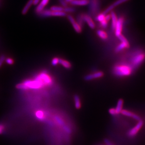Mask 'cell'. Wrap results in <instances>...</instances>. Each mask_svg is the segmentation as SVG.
I'll return each mask as SVG.
<instances>
[{
	"label": "cell",
	"instance_id": "obj_36",
	"mask_svg": "<svg viewBox=\"0 0 145 145\" xmlns=\"http://www.w3.org/2000/svg\"><path fill=\"white\" fill-rule=\"evenodd\" d=\"M41 0H33V4L34 5H37L39 3L40 1Z\"/></svg>",
	"mask_w": 145,
	"mask_h": 145
},
{
	"label": "cell",
	"instance_id": "obj_13",
	"mask_svg": "<svg viewBox=\"0 0 145 145\" xmlns=\"http://www.w3.org/2000/svg\"><path fill=\"white\" fill-rule=\"evenodd\" d=\"M111 19L112 21V24H111V28L113 31H115V27L117 24V17L116 13L113 11H111Z\"/></svg>",
	"mask_w": 145,
	"mask_h": 145
},
{
	"label": "cell",
	"instance_id": "obj_21",
	"mask_svg": "<svg viewBox=\"0 0 145 145\" xmlns=\"http://www.w3.org/2000/svg\"><path fill=\"white\" fill-rule=\"evenodd\" d=\"M35 115L36 117L39 120H43L44 119V113L41 111H38L36 112Z\"/></svg>",
	"mask_w": 145,
	"mask_h": 145
},
{
	"label": "cell",
	"instance_id": "obj_39",
	"mask_svg": "<svg viewBox=\"0 0 145 145\" xmlns=\"http://www.w3.org/2000/svg\"></svg>",
	"mask_w": 145,
	"mask_h": 145
},
{
	"label": "cell",
	"instance_id": "obj_14",
	"mask_svg": "<svg viewBox=\"0 0 145 145\" xmlns=\"http://www.w3.org/2000/svg\"><path fill=\"white\" fill-rule=\"evenodd\" d=\"M98 3L97 0H92L90 10L92 13H95L98 8Z\"/></svg>",
	"mask_w": 145,
	"mask_h": 145
},
{
	"label": "cell",
	"instance_id": "obj_5",
	"mask_svg": "<svg viewBox=\"0 0 145 145\" xmlns=\"http://www.w3.org/2000/svg\"><path fill=\"white\" fill-rule=\"evenodd\" d=\"M143 124L144 123L142 120L138 121V123L136 124V125L129 132L128 135L130 137H133L135 136L137 134V133L139 132L140 129L142 128Z\"/></svg>",
	"mask_w": 145,
	"mask_h": 145
},
{
	"label": "cell",
	"instance_id": "obj_2",
	"mask_svg": "<svg viewBox=\"0 0 145 145\" xmlns=\"http://www.w3.org/2000/svg\"><path fill=\"white\" fill-rule=\"evenodd\" d=\"M23 83L25 85L28 90L29 89H39L45 86L41 80L36 78L33 80H26L24 82H23Z\"/></svg>",
	"mask_w": 145,
	"mask_h": 145
},
{
	"label": "cell",
	"instance_id": "obj_7",
	"mask_svg": "<svg viewBox=\"0 0 145 145\" xmlns=\"http://www.w3.org/2000/svg\"><path fill=\"white\" fill-rule=\"evenodd\" d=\"M123 17H120L117 20V22L115 27V34L117 37L121 34V32L122 31L123 28Z\"/></svg>",
	"mask_w": 145,
	"mask_h": 145
},
{
	"label": "cell",
	"instance_id": "obj_20",
	"mask_svg": "<svg viewBox=\"0 0 145 145\" xmlns=\"http://www.w3.org/2000/svg\"><path fill=\"white\" fill-rule=\"evenodd\" d=\"M97 34L98 35V36L101 38L102 40H105L107 39V33L104 31L101 30H99L97 31Z\"/></svg>",
	"mask_w": 145,
	"mask_h": 145
},
{
	"label": "cell",
	"instance_id": "obj_31",
	"mask_svg": "<svg viewBox=\"0 0 145 145\" xmlns=\"http://www.w3.org/2000/svg\"><path fill=\"white\" fill-rule=\"evenodd\" d=\"M5 60V55H3L0 56V68L2 67L4 61Z\"/></svg>",
	"mask_w": 145,
	"mask_h": 145
},
{
	"label": "cell",
	"instance_id": "obj_34",
	"mask_svg": "<svg viewBox=\"0 0 145 145\" xmlns=\"http://www.w3.org/2000/svg\"><path fill=\"white\" fill-rule=\"evenodd\" d=\"M63 130H64L67 133H71V130H70V129L69 128V127H68V126L66 125H65L64 126H63Z\"/></svg>",
	"mask_w": 145,
	"mask_h": 145
},
{
	"label": "cell",
	"instance_id": "obj_22",
	"mask_svg": "<svg viewBox=\"0 0 145 145\" xmlns=\"http://www.w3.org/2000/svg\"><path fill=\"white\" fill-rule=\"evenodd\" d=\"M63 8H64L63 7L53 6L51 7L50 10L53 11L59 12V11H63Z\"/></svg>",
	"mask_w": 145,
	"mask_h": 145
},
{
	"label": "cell",
	"instance_id": "obj_38",
	"mask_svg": "<svg viewBox=\"0 0 145 145\" xmlns=\"http://www.w3.org/2000/svg\"><path fill=\"white\" fill-rule=\"evenodd\" d=\"M66 2V3H70L71 2H72L73 1H74V0H65Z\"/></svg>",
	"mask_w": 145,
	"mask_h": 145
},
{
	"label": "cell",
	"instance_id": "obj_25",
	"mask_svg": "<svg viewBox=\"0 0 145 145\" xmlns=\"http://www.w3.org/2000/svg\"><path fill=\"white\" fill-rule=\"evenodd\" d=\"M77 21L79 25L82 27L84 24V19L83 18V15H80L77 17Z\"/></svg>",
	"mask_w": 145,
	"mask_h": 145
},
{
	"label": "cell",
	"instance_id": "obj_1",
	"mask_svg": "<svg viewBox=\"0 0 145 145\" xmlns=\"http://www.w3.org/2000/svg\"><path fill=\"white\" fill-rule=\"evenodd\" d=\"M133 69L131 67L126 65H119L116 66L114 69V73L119 77L129 76L132 73Z\"/></svg>",
	"mask_w": 145,
	"mask_h": 145
},
{
	"label": "cell",
	"instance_id": "obj_17",
	"mask_svg": "<svg viewBox=\"0 0 145 145\" xmlns=\"http://www.w3.org/2000/svg\"><path fill=\"white\" fill-rule=\"evenodd\" d=\"M59 63L61 64L63 66L67 69H69L71 67V64L69 62L66 60H64L63 59L59 58Z\"/></svg>",
	"mask_w": 145,
	"mask_h": 145
},
{
	"label": "cell",
	"instance_id": "obj_32",
	"mask_svg": "<svg viewBox=\"0 0 145 145\" xmlns=\"http://www.w3.org/2000/svg\"><path fill=\"white\" fill-rule=\"evenodd\" d=\"M108 112L111 115H117L116 111L115 108H111L108 110Z\"/></svg>",
	"mask_w": 145,
	"mask_h": 145
},
{
	"label": "cell",
	"instance_id": "obj_33",
	"mask_svg": "<svg viewBox=\"0 0 145 145\" xmlns=\"http://www.w3.org/2000/svg\"><path fill=\"white\" fill-rule=\"evenodd\" d=\"M58 1L59 2V3H61V4L63 8L66 7L67 6V3H66V2L65 0H58Z\"/></svg>",
	"mask_w": 145,
	"mask_h": 145
},
{
	"label": "cell",
	"instance_id": "obj_3",
	"mask_svg": "<svg viewBox=\"0 0 145 145\" xmlns=\"http://www.w3.org/2000/svg\"><path fill=\"white\" fill-rule=\"evenodd\" d=\"M36 79L41 80L45 86L50 85L52 84L53 80L50 76L46 72H42L36 77Z\"/></svg>",
	"mask_w": 145,
	"mask_h": 145
},
{
	"label": "cell",
	"instance_id": "obj_15",
	"mask_svg": "<svg viewBox=\"0 0 145 145\" xmlns=\"http://www.w3.org/2000/svg\"><path fill=\"white\" fill-rule=\"evenodd\" d=\"M130 47V44L129 42H121L120 44L116 48V52H119L121 51L123 49L128 48Z\"/></svg>",
	"mask_w": 145,
	"mask_h": 145
},
{
	"label": "cell",
	"instance_id": "obj_28",
	"mask_svg": "<svg viewBox=\"0 0 145 145\" xmlns=\"http://www.w3.org/2000/svg\"><path fill=\"white\" fill-rule=\"evenodd\" d=\"M59 62V58L57 57H55L51 61V64L53 66H56Z\"/></svg>",
	"mask_w": 145,
	"mask_h": 145
},
{
	"label": "cell",
	"instance_id": "obj_12",
	"mask_svg": "<svg viewBox=\"0 0 145 145\" xmlns=\"http://www.w3.org/2000/svg\"><path fill=\"white\" fill-rule=\"evenodd\" d=\"M89 0H74L70 2L73 5L75 6H85L88 4Z\"/></svg>",
	"mask_w": 145,
	"mask_h": 145
},
{
	"label": "cell",
	"instance_id": "obj_23",
	"mask_svg": "<svg viewBox=\"0 0 145 145\" xmlns=\"http://www.w3.org/2000/svg\"><path fill=\"white\" fill-rule=\"evenodd\" d=\"M55 118V120L56 121V122L60 126L63 127V126L65 125V123H64L63 120L60 117L56 116Z\"/></svg>",
	"mask_w": 145,
	"mask_h": 145
},
{
	"label": "cell",
	"instance_id": "obj_24",
	"mask_svg": "<svg viewBox=\"0 0 145 145\" xmlns=\"http://www.w3.org/2000/svg\"><path fill=\"white\" fill-rule=\"evenodd\" d=\"M128 1H129V0H117V1H116L112 4H111V5L114 8H115L118 5H119L122 3H125V2H127Z\"/></svg>",
	"mask_w": 145,
	"mask_h": 145
},
{
	"label": "cell",
	"instance_id": "obj_6",
	"mask_svg": "<svg viewBox=\"0 0 145 145\" xmlns=\"http://www.w3.org/2000/svg\"><path fill=\"white\" fill-rule=\"evenodd\" d=\"M67 18L69 20V22L72 24L73 27L75 30V31L78 33H81L82 32V27L79 25L78 23L76 22L72 16L69 15L67 16Z\"/></svg>",
	"mask_w": 145,
	"mask_h": 145
},
{
	"label": "cell",
	"instance_id": "obj_10",
	"mask_svg": "<svg viewBox=\"0 0 145 145\" xmlns=\"http://www.w3.org/2000/svg\"><path fill=\"white\" fill-rule=\"evenodd\" d=\"M120 113L123 114V115L127 116V117H131L133 118H134L135 120H137L138 121L141 120L140 117H139V116L136 115L135 114L133 113L132 112L127 111V110H122V111H121Z\"/></svg>",
	"mask_w": 145,
	"mask_h": 145
},
{
	"label": "cell",
	"instance_id": "obj_19",
	"mask_svg": "<svg viewBox=\"0 0 145 145\" xmlns=\"http://www.w3.org/2000/svg\"><path fill=\"white\" fill-rule=\"evenodd\" d=\"M74 100L75 101V106L77 109L79 110L80 109L81 107V104L80 102V100L79 97V95H75L74 96Z\"/></svg>",
	"mask_w": 145,
	"mask_h": 145
},
{
	"label": "cell",
	"instance_id": "obj_4",
	"mask_svg": "<svg viewBox=\"0 0 145 145\" xmlns=\"http://www.w3.org/2000/svg\"><path fill=\"white\" fill-rule=\"evenodd\" d=\"M145 58V55L144 54L140 53L135 56L133 57L131 60V63L133 67H137L139 66Z\"/></svg>",
	"mask_w": 145,
	"mask_h": 145
},
{
	"label": "cell",
	"instance_id": "obj_11",
	"mask_svg": "<svg viewBox=\"0 0 145 145\" xmlns=\"http://www.w3.org/2000/svg\"><path fill=\"white\" fill-rule=\"evenodd\" d=\"M49 0H41V2L39 3L35 9L36 12L39 14L42 10H44L45 7L47 5Z\"/></svg>",
	"mask_w": 145,
	"mask_h": 145
},
{
	"label": "cell",
	"instance_id": "obj_26",
	"mask_svg": "<svg viewBox=\"0 0 145 145\" xmlns=\"http://www.w3.org/2000/svg\"><path fill=\"white\" fill-rule=\"evenodd\" d=\"M75 11V9L72 7H65L63 8V12H64L72 13Z\"/></svg>",
	"mask_w": 145,
	"mask_h": 145
},
{
	"label": "cell",
	"instance_id": "obj_37",
	"mask_svg": "<svg viewBox=\"0 0 145 145\" xmlns=\"http://www.w3.org/2000/svg\"><path fill=\"white\" fill-rule=\"evenodd\" d=\"M105 142L107 145H111V142L108 139H105Z\"/></svg>",
	"mask_w": 145,
	"mask_h": 145
},
{
	"label": "cell",
	"instance_id": "obj_27",
	"mask_svg": "<svg viewBox=\"0 0 145 145\" xmlns=\"http://www.w3.org/2000/svg\"><path fill=\"white\" fill-rule=\"evenodd\" d=\"M106 15H104L102 13H101L100 14L98 15V16H96V20L99 22H101V21H102L103 20H104V19H105V16Z\"/></svg>",
	"mask_w": 145,
	"mask_h": 145
},
{
	"label": "cell",
	"instance_id": "obj_18",
	"mask_svg": "<svg viewBox=\"0 0 145 145\" xmlns=\"http://www.w3.org/2000/svg\"><path fill=\"white\" fill-rule=\"evenodd\" d=\"M123 100L120 99L117 102V107L115 108V110L117 112V114L120 113L121 111H122L123 108Z\"/></svg>",
	"mask_w": 145,
	"mask_h": 145
},
{
	"label": "cell",
	"instance_id": "obj_8",
	"mask_svg": "<svg viewBox=\"0 0 145 145\" xmlns=\"http://www.w3.org/2000/svg\"><path fill=\"white\" fill-rule=\"evenodd\" d=\"M104 73L102 71H98L97 72L85 76L84 79L86 81H90L94 79L101 78V77H102Z\"/></svg>",
	"mask_w": 145,
	"mask_h": 145
},
{
	"label": "cell",
	"instance_id": "obj_35",
	"mask_svg": "<svg viewBox=\"0 0 145 145\" xmlns=\"http://www.w3.org/2000/svg\"><path fill=\"white\" fill-rule=\"evenodd\" d=\"M4 129V126H3V124H0V134L3 133Z\"/></svg>",
	"mask_w": 145,
	"mask_h": 145
},
{
	"label": "cell",
	"instance_id": "obj_16",
	"mask_svg": "<svg viewBox=\"0 0 145 145\" xmlns=\"http://www.w3.org/2000/svg\"><path fill=\"white\" fill-rule=\"evenodd\" d=\"M33 0H29L28 2L26 4L25 6L24 7V9H23L22 11L23 15H25L28 11L29 10L33 4Z\"/></svg>",
	"mask_w": 145,
	"mask_h": 145
},
{
	"label": "cell",
	"instance_id": "obj_29",
	"mask_svg": "<svg viewBox=\"0 0 145 145\" xmlns=\"http://www.w3.org/2000/svg\"><path fill=\"white\" fill-rule=\"evenodd\" d=\"M5 62L8 64L9 65H12L13 63H14V61L13 59L12 58H10V57H8L7 58H5Z\"/></svg>",
	"mask_w": 145,
	"mask_h": 145
},
{
	"label": "cell",
	"instance_id": "obj_30",
	"mask_svg": "<svg viewBox=\"0 0 145 145\" xmlns=\"http://www.w3.org/2000/svg\"><path fill=\"white\" fill-rule=\"evenodd\" d=\"M107 23H108V22L105 19H104V20L101 21L100 22V25H101V26L103 28H106L107 27Z\"/></svg>",
	"mask_w": 145,
	"mask_h": 145
},
{
	"label": "cell",
	"instance_id": "obj_9",
	"mask_svg": "<svg viewBox=\"0 0 145 145\" xmlns=\"http://www.w3.org/2000/svg\"><path fill=\"white\" fill-rule=\"evenodd\" d=\"M83 18L84 21L87 24L90 28L92 29H94L95 28V25L90 16L87 14H84L83 15Z\"/></svg>",
	"mask_w": 145,
	"mask_h": 145
}]
</instances>
